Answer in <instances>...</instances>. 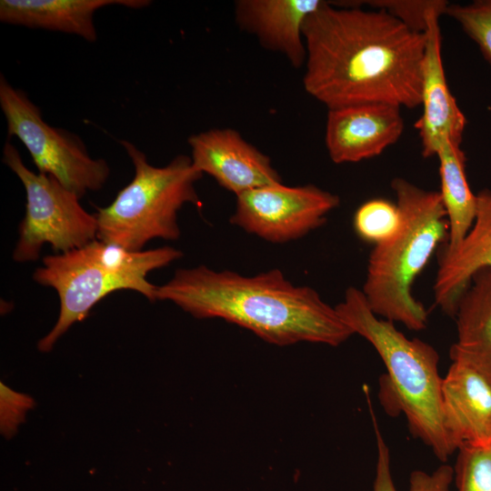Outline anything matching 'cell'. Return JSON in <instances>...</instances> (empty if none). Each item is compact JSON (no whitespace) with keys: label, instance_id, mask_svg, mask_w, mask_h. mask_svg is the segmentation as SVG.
<instances>
[{"label":"cell","instance_id":"obj_1","mask_svg":"<svg viewBox=\"0 0 491 491\" xmlns=\"http://www.w3.org/2000/svg\"><path fill=\"white\" fill-rule=\"evenodd\" d=\"M303 36L304 88L328 110L420 105L425 33L381 9L326 1L306 19Z\"/></svg>","mask_w":491,"mask_h":491},{"label":"cell","instance_id":"obj_2","mask_svg":"<svg viewBox=\"0 0 491 491\" xmlns=\"http://www.w3.org/2000/svg\"><path fill=\"white\" fill-rule=\"evenodd\" d=\"M156 300L170 301L195 318L237 325L279 346H337L354 334L315 289L293 285L279 269L253 276L205 266L178 269L157 286Z\"/></svg>","mask_w":491,"mask_h":491},{"label":"cell","instance_id":"obj_3","mask_svg":"<svg viewBox=\"0 0 491 491\" xmlns=\"http://www.w3.org/2000/svg\"><path fill=\"white\" fill-rule=\"evenodd\" d=\"M391 187L401 223L392 237L375 245L361 291L375 315L417 331L426 326L427 312L412 295V285L447 240L448 223L439 192L401 177L394 178Z\"/></svg>","mask_w":491,"mask_h":491},{"label":"cell","instance_id":"obj_4","mask_svg":"<svg viewBox=\"0 0 491 491\" xmlns=\"http://www.w3.org/2000/svg\"><path fill=\"white\" fill-rule=\"evenodd\" d=\"M335 308L353 333L366 338L382 358L387 371L382 393H388L396 409L405 414L412 434L446 461L457 449L444 425L443 378L436 349L406 337L393 322L377 317L358 288L348 287Z\"/></svg>","mask_w":491,"mask_h":491},{"label":"cell","instance_id":"obj_5","mask_svg":"<svg viewBox=\"0 0 491 491\" xmlns=\"http://www.w3.org/2000/svg\"><path fill=\"white\" fill-rule=\"evenodd\" d=\"M182 256L181 250L171 246L130 251L98 239L78 249L45 256L33 279L57 292L60 310L53 328L39 340L38 349L50 352L75 323L85 320L112 292L132 290L156 301L158 286L146 279L147 274Z\"/></svg>","mask_w":491,"mask_h":491},{"label":"cell","instance_id":"obj_6","mask_svg":"<svg viewBox=\"0 0 491 491\" xmlns=\"http://www.w3.org/2000/svg\"><path fill=\"white\" fill-rule=\"evenodd\" d=\"M120 144L135 175L109 205L97 208V239L130 251H142L155 238L177 240L181 234L178 211L185 204L202 206L195 183L203 174L194 167L190 156L179 155L157 167L131 142L121 140Z\"/></svg>","mask_w":491,"mask_h":491},{"label":"cell","instance_id":"obj_7","mask_svg":"<svg viewBox=\"0 0 491 491\" xmlns=\"http://www.w3.org/2000/svg\"><path fill=\"white\" fill-rule=\"evenodd\" d=\"M3 162L19 178L26 196L14 261H36L45 244L55 254H62L84 247L97 238L96 217L81 205V198L54 177L30 170L9 141L3 148Z\"/></svg>","mask_w":491,"mask_h":491},{"label":"cell","instance_id":"obj_8","mask_svg":"<svg viewBox=\"0 0 491 491\" xmlns=\"http://www.w3.org/2000/svg\"><path fill=\"white\" fill-rule=\"evenodd\" d=\"M0 107L8 135L16 136L24 144L38 173L54 177L79 198L105 185L110 175L107 162L93 158L75 134L45 123L40 108L3 75Z\"/></svg>","mask_w":491,"mask_h":491},{"label":"cell","instance_id":"obj_9","mask_svg":"<svg viewBox=\"0 0 491 491\" xmlns=\"http://www.w3.org/2000/svg\"><path fill=\"white\" fill-rule=\"evenodd\" d=\"M339 204L338 195L314 185L275 184L236 195L230 223L266 241L283 244L320 227Z\"/></svg>","mask_w":491,"mask_h":491},{"label":"cell","instance_id":"obj_10","mask_svg":"<svg viewBox=\"0 0 491 491\" xmlns=\"http://www.w3.org/2000/svg\"><path fill=\"white\" fill-rule=\"evenodd\" d=\"M187 142L194 167L235 196L282 183L270 158L235 129L212 128L192 135Z\"/></svg>","mask_w":491,"mask_h":491},{"label":"cell","instance_id":"obj_11","mask_svg":"<svg viewBox=\"0 0 491 491\" xmlns=\"http://www.w3.org/2000/svg\"><path fill=\"white\" fill-rule=\"evenodd\" d=\"M438 12L428 15L425 30L426 46L421 68L422 114L416 128L422 155L436 156L441 144L448 139L461 145L466 119L448 87L441 52Z\"/></svg>","mask_w":491,"mask_h":491},{"label":"cell","instance_id":"obj_12","mask_svg":"<svg viewBox=\"0 0 491 491\" xmlns=\"http://www.w3.org/2000/svg\"><path fill=\"white\" fill-rule=\"evenodd\" d=\"M400 107L364 104L328 110L325 143L336 164L356 163L379 155L402 135Z\"/></svg>","mask_w":491,"mask_h":491},{"label":"cell","instance_id":"obj_13","mask_svg":"<svg viewBox=\"0 0 491 491\" xmlns=\"http://www.w3.org/2000/svg\"><path fill=\"white\" fill-rule=\"evenodd\" d=\"M324 0H237L234 5L238 27L253 35L261 45L285 55L291 65H305L306 49L303 36L306 19Z\"/></svg>","mask_w":491,"mask_h":491},{"label":"cell","instance_id":"obj_14","mask_svg":"<svg viewBox=\"0 0 491 491\" xmlns=\"http://www.w3.org/2000/svg\"><path fill=\"white\" fill-rule=\"evenodd\" d=\"M442 380V413L446 430L456 449L462 445L491 443V384L459 359Z\"/></svg>","mask_w":491,"mask_h":491},{"label":"cell","instance_id":"obj_15","mask_svg":"<svg viewBox=\"0 0 491 491\" xmlns=\"http://www.w3.org/2000/svg\"><path fill=\"white\" fill-rule=\"evenodd\" d=\"M486 267L491 268V190L485 188L476 194V216L464 239L452 252L440 254L435 304L454 317L472 276Z\"/></svg>","mask_w":491,"mask_h":491},{"label":"cell","instance_id":"obj_16","mask_svg":"<svg viewBox=\"0 0 491 491\" xmlns=\"http://www.w3.org/2000/svg\"><path fill=\"white\" fill-rule=\"evenodd\" d=\"M148 0H1L0 20L5 24L97 38L95 13L109 5L142 8Z\"/></svg>","mask_w":491,"mask_h":491},{"label":"cell","instance_id":"obj_17","mask_svg":"<svg viewBox=\"0 0 491 491\" xmlns=\"http://www.w3.org/2000/svg\"><path fill=\"white\" fill-rule=\"evenodd\" d=\"M454 317L457 340L450 358L468 364L491 384V268L475 273Z\"/></svg>","mask_w":491,"mask_h":491},{"label":"cell","instance_id":"obj_18","mask_svg":"<svg viewBox=\"0 0 491 491\" xmlns=\"http://www.w3.org/2000/svg\"><path fill=\"white\" fill-rule=\"evenodd\" d=\"M436 156L439 161V193L448 223L447 242L441 254H448L457 247L474 222L476 195L467 181L466 155L460 144L445 140Z\"/></svg>","mask_w":491,"mask_h":491},{"label":"cell","instance_id":"obj_19","mask_svg":"<svg viewBox=\"0 0 491 491\" xmlns=\"http://www.w3.org/2000/svg\"><path fill=\"white\" fill-rule=\"evenodd\" d=\"M353 223L361 239L376 245L396 233L401 215L396 204L386 199H371L357 208Z\"/></svg>","mask_w":491,"mask_h":491},{"label":"cell","instance_id":"obj_20","mask_svg":"<svg viewBox=\"0 0 491 491\" xmlns=\"http://www.w3.org/2000/svg\"><path fill=\"white\" fill-rule=\"evenodd\" d=\"M454 474L458 491H491V443L462 445Z\"/></svg>","mask_w":491,"mask_h":491},{"label":"cell","instance_id":"obj_21","mask_svg":"<svg viewBox=\"0 0 491 491\" xmlns=\"http://www.w3.org/2000/svg\"><path fill=\"white\" fill-rule=\"evenodd\" d=\"M445 15L456 21L491 64V0L449 4Z\"/></svg>","mask_w":491,"mask_h":491},{"label":"cell","instance_id":"obj_22","mask_svg":"<svg viewBox=\"0 0 491 491\" xmlns=\"http://www.w3.org/2000/svg\"><path fill=\"white\" fill-rule=\"evenodd\" d=\"M371 8L381 9L409 29L424 33L426 29L428 15L432 12L445 15L449 5L445 0H370L362 1Z\"/></svg>","mask_w":491,"mask_h":491},{"label":"cell","instance_id":"obj_23","mask_svg":"<svg viewBox=\"0 0 491 491\" xmlns=\"http://www.w3.org/2000/svg\"><path fill=\"white\" fill-rule=\"evenodd\" d=\"M35 400L27 394L17 392L0 383V432L11 439L25 422L27 413L35 407Z\"/></svg>","mask_w":491,"mask_h":491},{"label":"cell","instance_id":"obj_24","mask_svg":"<svg viewBox=\"0 0 491 491\" xmlns=\"http://www.w3.org/2000/svg\"><path fill=\"white\" fill-rule=\"evenodd\" d=\"M370 410L377 446V460L373 491H396L391 473L389 449L382 436L371 407Z\"/></svg>","mask_w":491,"mask_h":491},{"label":"cell","instance_id":"obj_25","mask_svg":"<svg viewBox=\"0 0 491 491\" xmlns=\"http://www.w3.org/2000/svg\"><path fill=\"white\" fill-rule=\"evenodd\" d=\"M454 478V469L442 465L433 473L413 471L410 476V491H449Z\"/></svg>","mask_w":491,"mask_h":491}]
</instances>
